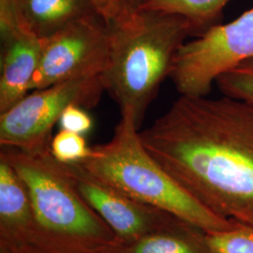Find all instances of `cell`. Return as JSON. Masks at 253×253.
Here are the masks:
<instances>
[{"label":"cell","instance_id":"obj_1","mask_svg":"<svg viewBox=\"0 0 253 253\" xmlns=\"http://www.w3.org/2000/svg\"><path fill=\"white\" fill-rule=\"evenodd\" d=\"M146 151L218 217L253 228V104L182 96L139 130Z\"/></svg>","mask_w":253,"mask_h":253},{"label":"cell","instance_id":"obj_2","mask_svg":"<svg viewBox=\"0 0 253 253\" xmlns=\"http://www.w3.org/2000/svg\"><path fill=\"white\" fill-rule=\"evenodd\" d=\"M109 60L102 74L105 91L140 127L149 104L173 59L191 36L189 22L182 16L150 9L119 10L106 23Z\"/></svg>","mask_w":253,"mask_h":253},{"label":"cell","instance_id":"obj_3","mask_svg":"<svg viewBox=\"0 0 253 253\" xmlns=\"http://www.w3.org/2000/svg\"><path fill=\"white\" fill-rule=\"evenodd\" d=\"M0 159L17 172L27 190L37 247L49 253H92L118 243L104 220L84 200L50 145L35 150L3 146Z\"/></svg>","mask_w":253,"mask_h":253},{"label":"cell","instance_id":"obj_4","mask_svg":"<svg viewBox=\"0 0 253 253\" xmlns=\"http://www.w3.org/2000/svg\"><path fill=\"white\" fill-rule=\"evenodd\" d=\"M96 179L136 202L163 210L208 234L233 229L236 223L205 208L146 151L139 127L121 116L112 139L93 147L90 157L77 163Z\"/></svg>","mask_w":253,"mask_h":253},{"label":"cell","instance_id":"obj_5","mask_svg":"<svg viewBox=\"0 0 253 253\" xmlns=\"http://www.w3.org/2000/svg\"><path fill=\"white\" fill-rule=\"evenodd\" d=\"M252 58L253 7L186 41L175 54L169 78L182 96H208L221 75Z\"/></svg>","mask_w":253,"mask_h":253},{"label":"cell","instance_id":"obj_6","mask_svg":"<svg viewBox=\"0 0 253 253\" xmlns=\"http://www.w3.org/2000/svg\"><path fill=\"white\" fill-rule=\"evenodd\" d=\"M105 91L102 75L81 77L33 90L0 114V145L35 150L49 146L51 133L69 105L95 107Z\"/></svg>","mask_w":253,"mask_h":253},{"label":"cell","instance_id":"obj_7","mask_svg":"<svg viewBox=\"0 0 253 253\" xmlns=\"http://www.w3.org/2000/svg\"><path fill=\"white\" fill-rule=\"evenodd\" d=\"M109 60V35L98 13L76 19L43 39L41 61L30 90L61 82L102 75Z\"/></svg>","mask_w":253,"mask_h":253},{"label":"cell","instance_id":"obj_8","mask_svg":"<svg viewBox=\"0 0 253 253\" xmlns=\"http://www.w3.org/2000/svg\"><path fill=\"white\" fill-rule=\"evenodd\" d=\"M65 165L80 195L111 228L119 243L137 240L173 216L130 199L93 177L77 163Z\"/></svg>","mask_w":253,"mask_h":253},{"label":"cell","instance_id":"obj_9","mask_svg":"<svg viewBox=\"0 0 253 253\" xmlns=\"http://www.w3.org/2000/svg\"><path fill=\"white\" fill-rule=\"evenodd\" d=\"M43 39L30 32L2 42L0 114L24 99L41 61Z\"/></svg>","mask_w":253,"mask_h":253},{"label":"cell","instance_id":"obj_10","mask_svg":"<svg viewBox=\"0 0 253 253\" xmlns=\"http://www.w3.org/2000/svg\"><path fill=\"white\" fill-rule=\"evenodd\" d=\"M0 243L36 246L34 216L17 172L0 159Z\"/></svg>","mask_w":253,"mask_h":253},{"label":"cell","instance_id":"obj_11","mask_svg":"<svg viewBox=\"0 0 253 253\" xmlns=\"http://www.w3.org/2000/svg\"><path fill=\"white\" fill-rule=\"evenodd\" d=\"M118 247L120 253H217L206 231L175 216L137 240L118 242Z\"/></svg>","mask_w":253,"mask_h":253},{"label":"cell","instance_id":"obj_12","mask_svg":"<svg viewBox=\"0 0 253 253\" xmlns=\"http://www.w3.org/2000/svg\"><path fill=\"white\" fill-rule=\"evenodd\" d=\"M27 24L45 39L76 19L97 13L89 0H23Z\"/></svg>","mask_w":253,"mask_h":253},{"label":"cell","instance_id":"obj_13","mask_svg":"<svg viewBox=\"0 0 253 253\" xmlns=\"http://www.w3.org/2000/svg\"><path fill=\"white\" fill-rule=\"evenodd\" d=\"M230 0H145L142 9L182 16L190 24L191 36L197 37L216 26Z\"/></svg>","mask_w":253,"mask_h":253},{"label":"cell","instance_id":"obj_14","mask_svg":"<svg viewBox=\"0 0 253 253\" xmlns=\"http://www.w3.org/2000/svg\"><path fill=\"white\" fill-rule=\"evenodd\" d=\"M216 84L221 95L253 104V58L221 75Z\"/></svg>","mask_w":253,"mask_h":253},{"label":"cell","instance_id":"obj_15","mask_svg":"<svg viewBox=\"0 0 253 253\" xmlns=\"http://www.w3.org/2000/svg\"><path fill=\"white\" fill-rule=\"evenodd\" d=\"M50 150L54 159L63 164L81 163L93 153L84 136L70 130L61 129L52 138Z\"/></svg>","mask_w":253,"mask_h":253},{"label":"cell","instance_id":"obj_16","mask_svg":"<svg viewBox=\"0 0 253 253\" xmlns=\"http://www.w3.org/2000/svg\"><path fill=\"white\" fill-rule=\"evenodd\" d=\"M208 243L217 253H253V228L236 223L231 230L208 234Z\"/></svg>","mask_w":253,"mask_h":253},{"label":"cell","instance_id":"obj_17","mask_svg":"<svg viewBox=\"0 0 253 253\" xmlns=\"http://www.w3.org/2000/svg\"><path fill=\"white\" fill-rule=\"evenodd\" d=\"M30 32L33 30L27 24L23 0H0L1 42H5Z\"/></svg>","mask_w":253,"mask_h":253},{"label":"cell","instance_id":"obj_18","mask_svg":"<svg viewBox=\"0 0 253 253\" xmlns=\"http://www.w3.org/2000/svg\"><path fill=\"white\" fill-rule=\"evenodd\" d=\"M84 109L77 104H71L65 109L59 120L61 129L70 130L82 135L87 133L92 128L93 121Z\"/></svg>","mask_w":253,"mask_h":253},{"label":"cell","instance_id":"obj_19","mask_svg":"<svg viewBox=\"0 0 253 253\" xmlns=\"http://www.w3.org/2000/svg\"><path fill=\"white\" fill-rule=\"evenodd\" d=\"M89 2L105 23L114 18L122 9L116 0H89Z\"/></svg>","mask_w":253,"mask_h":253},{"label":"cell","instance_id":"obj_20","mask_svg":"<svg viewBox=\"0 0 253 253\" xmlns=\"http://www.w3.org/2000/svg\"><path fill=\"white\" fill-rule=\"evenodd\" d=\"M0 253H49L31 245H10L0 243Z\"/></svg>","mask_w":253,"mask_h":253},{"label":"cell","instance_id":"obj_21","mask_svg":"<svg viewBox=\"0 0 253 253\" xmlns=\"http://www.w3.org/2000/svg\"><path fill=\"white\" fill-rule=\"evenodd\" d=\"M118 4L127 9H138L143 5L145 0H116Z\"/></svg>","mask_w":253,"mask_h":253},{"label":"cell","instance_id":"obj_22","mask_svg":"<svg viewBox=\"0 0 253 253\" xmlns=\"http://www.w3.org/2000/svg\"><path fill=\"white\" fill-rule=\"evenodd\" d=\"M118 243H117V244L110 246V247L104 248V249H101L100 251H97V252L92 253H120L119 250H118Z\"/></svg>","mask_w":253,"mask_h":253}]
</instances>
